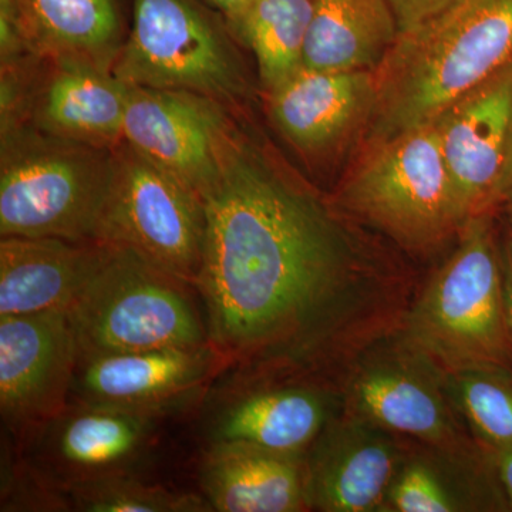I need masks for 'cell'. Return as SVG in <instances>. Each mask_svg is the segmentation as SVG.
I'll list each match as a JSON object with an SVG mask.
<instances>
[{"label":"cell","instance_id":"5bb4252c","mask_svg":"<svg viewBox=\"0 0 512 512\" xmlns=\"http://www.w3.org/2000/svg\"><path fill=\"white\" fill-rule=\"evenodd\" d=\"M79 360L67 313L0 318V414L16 446L69 406Z\"/></svg>","mask_w":512,"mask_h":512},{"label":"cell","instance_id":"9c48e42d","mask_svg":"<svg viewBox=\"0 0 512 512\" xmlns=\"http://www.w3.org/2000/svg\"><path fill=\"white\" fill-rule=\"evenodd\" d=\"M309 362L264 360L228 367L205 396V446L238 444L301 456L328 420V400L298 382Z\"/></svg>","mask_w":512,"mask_h":512},{"label":"cell","instance_id":"1f68e13d","mask_svg":"<svg viewBox=\"0 0 512 512\" xmlns=\"http://www.w3.org/2000/svg\"><path fill=\"white\" fill-rule=\"evenodd\" d=\"M503 272H504V295L505 308H507L508 326L512 338V238L505 245L503 252Z\"/></svg>","mask_w":512,"mask_h":512},{"label":"cell","instance_id":"4dcf8cb0","mask_svg":"<svg viewBox=\"0 0 512 512\" xmlns=\"http://www.w3.org/2000/svg\"><path fill=\"white\" fill-rule=\"evenodd\" d=\"M495 456H497L495 458H497L498 476L512 507V446L500 448L495 451Z\"/></svg>","mask_w":512,"mask_h":512},{"label":"cell","instance_id":"e0dca14e","mask_svg":"<svg viewBox=\"0 0 512 512\" xmlns=\"http://www.w3.org/2000/svg\"><path fill=\"white\" fill-rule=\"evenodd\" d=\"M104 242L3 237L0 318L73 308L104 254Z\"/></svg>","mask_w":512,"mask_h":512},{"label":"cell","instance_id":"4fadbf2b","mask_svg":"<svg viewBox=\"0 0 512 512\" xmlns=\"http://www.w3.org/2000/svg\"><path fill=\"white\" fill-rule=\"evenodd\" d=\"M227 363L212 345L80 356L70 402L177 416L202 404Z\"/></svg>","mask_w":512,"mask_h":512},{"label":"cell","instance_id":"484cf974","mask_svg":"<svg viewBox=\"0 0 512 512\" xmlns=\"http://www.w3.org/2000/svg\"><path fill=\"white\" fill-rule=\"evenodd\" d=\"M69 510L73 507L67 494L47 483L26 458L8 471L6 480L3 478L2 511Z\"/></svg>","mask_w":512,"mask_h":512},{"label":"cell","instance_id":"2e32d148","mask_svg":"<svg viewBox=\"0 0 512 512\" xmlns=\"http://www.w3.org/2000/svg\"><path fill=\"white\" fill-rule=\"evenodd\" d=\"M272 120L301 151L336 146L376 106V72H322L301 67L268 93Z\"/></svg>","mask_w":512,"mask_h":512},{"label":"cell","instance_id":"8fae6325","mask_svg":"<svg viewBox=\"0 0 512 512\" xmlns=\"http://www.w3.org/2000/svg\"><path fill=\"white\" fill-rule=\"evenodd\" d=\"M164 417L69 403L20 450L47 483L67 491L101 478L141 474L160 440Z\"/></svg>","mask_w":512,"mask_h":512},{"label":"cell","instance_id":"cb8c5ba5","mask_svg":"<svg viewBox=\"0 0 512 512\" xmlns=\"http://www.w3.org/2000/svg\"><path fill=\"white\" fill-rule=\"evenodd\" d=\"M74 511L83 512H207L204 495L150 484L141 474L101 478L67 491Z\"/></svg>","mask_w":512,"mask_h":512},{"label":"cell","instance_id":"f546056e","mask_svg":"<svg viewBox=\"0 0 512 512\" xmlns=\"http://www.w3.org/2000/svg\"><path fill=\"white\" fill-rule=\"evenodd\" d=\"M512 191V113L510 128H508L507 147H505V157L503 171H501L500 181H498L497 191H495V201L504 200Z\"/></svg>","mask_w":512,"mask_h":512},{"label":"cell","instance_id":"3957f363","mask_svg":"<svg viewBox=\"0 0 512 512\" xmlns=\"http://www.w3.org/2000/svg\"><path fill=\"white\" fill-rule=\"evenodd\" d=\"M114 175V148L2 126L0 235L97 241Z\"/></svg>","mask_w":512,"mask_h":512},{"label":"cell","instance_id":"5b68a950","mask_svg":"<svg viewBox=\"0 0 512 512\" xmlns=\"http://www.w3.org/2000/svg\"><path fill=\"white\" fill-rule=\"evenodd\" d=\"M463 231L456 251L433 276L410 315V338L451 373L510 366L503 255L490 218L485 212L474 215Z\"/></svg>","mask_w":512,"mask_h":512},{"label":"cell","instance_id":"8992f818","mask_svg":"<svg viewBox=\"0 0 512 512\" xmlns=\"http://www.w3.org/2000/svg\"><path fill=\"white\" fill-rule=\"evenodd\" d=\"M235 39L220 13L200 0H131L113 73L127 86L187 90L232 109L251 92Z\"/></svg>","mask_w":512,"mask_h":512},{"label":"cell","instance_id":"7402d4cb","mask_svg":"<svg viewBox=\"0 0 512 512\" xmlns=\"http://www.w3.org/2000/svg\"><path fill=\"white\" fill-rule=\"evenodd\" d=\"M357 406L370 420L430 443L450 439L446 406L429 383L406 370H367L355 383Z\"/></svg>","mask_w":512,"mask_h":512},{"label":"cell","instance_id":"7c38bea8","mask_svg":"<svg viewBox=\"0 0 512 512\" xmlns=\"http://www.w3.org/2000/svg\"><path fill=\"white\" fill-rule=\"evenodd\" d=\"M238 124L220 101L187 90L130 86L123 143L202 195L220 175Z\"/></svg>","mask_w":512,"mask_h":512},{"label":"cell","instance_id":"30bf717a","mask_svg":"<svg viewBox=\"0 0 512 512\" xmlns=\"http://www.w3.org/2000/svg\"><path fill=\"white\" fill-rule=\"evenodd\" d=\"M128 90L111 70L32 53L2 64V126L28 124L63 140L116 148Z\"/></svg>","mask_w":512,"mask_h":512},{"label":"cell","instance_id":"7a4b0ae2","mask_svg":"<svg viewBox=\"0 0 512 512\" xmlns=\"http://www.w3.org/2000/svg\"><path fill=\"white\" fill-rule=\"evenodd\" d=\"M512 64V0H456L400 33L376 70L372 144L433 123Z\"/></svg>","mask_w":512,"mask_h":512},{"label":"cell","instance_id":"6da1fadb","mask_svg":"<svg viewBox=\"0 0 512 512\" xmlns=\"http://www.w3.org/2000/svg\"><path fill=\"white\" fill-rule=\"evenodd\" d=\"M207 217L197 288L228 367L318 355L357 288L355 251L332 212L238 126Z\"/></svg>","mask_w":512,"mask_h":512},{"label":"cell","instance_id":"ac0fdd59","mask_svg":"<svg viewBox=\"0 0 512 512\" xmlns=\"http://www.w3.org/2000/svg\"><path fill=\"white\" fill-rule=\"evenodd\" d=\"M200 483L212 511L295 512L309 507L308 468L291 454L238 444L207 446Z\"/></svg>","mask_w":512,"mask_h":512},{"label":"cell","instance_id":"603a6c76","mask_svg":"<svg viewBox=\"0 0 512 512\" xmlns=\"http://www.w3.org/2000/svg\"><path fill=\"white\" fill-rule=\"evenodd\" d=\"M312 19V0H254L237 39L254 53L265 92L298 72Z\"/></svg>","mask_w":512,"mask_h":512},{"label":"cell","instance_id":"4316f807","mask_svg":"<svg viewBox=\"0 0 512 512\" xmlns=\"http://www.w3.org/2000/svg\"><path fill=\"white\" fill-rule=\"evenodd\" d=\"M394 510L402 512L456 511L457 504L439 477L424 464H412L390 488Z\"/></svg>","mask_w":512,"mask_h":512},{"label":"cell","instance_id":"52a82bcc","mask_svg":"<svg viewBox=\"0 0 512 512\" xmlns=\"http://www.w3.org/2000/svg\"><path fill=\"white\" fill-rule=\"evenodd\" d=\"M343 202L416 251L437 247L468 220L433 123L372 144L346 185Z\"/></svg>","mask_w":512,"mask_h":512},{"label":"cell","instance_id":"83f0119b","mask_svg":"<svg viewBox=\"0 0 512 512\" xmlns=\"http://www.w3.org/2000/svg\"><path fill=\"white\" fill-rule=\"evenodd\" d=\"M456 0H390L400 33L410 32Z\"/></svg>","mask_w":512,"mask_h":512},{"label":"cell","instance_id":"9a60e30c","mask_svg":"<svg viewBox=\"0 0 512 512\" xmlns=\"http://www.w3.org/2000/svg\"><path fill=\"white\" fill-rule=\"evenodd\" d=\"M512 113V64L433 121L467 218L495 202Z\"/></svg>","mask_w":512,"mask_h":512},{"label":"cell","instance_id":"d4e9b609","mask_svg":"<svg viewBox=\"0 0 512 512\" xmlns=\"http://www.w3.org/2000/svg\"><path fill=\"white\" fill-rule=\"evenodd\" d=\"M454 393L471 427L494 451L512 446V372L487 366L453 373Z\"/></svg>","mask_w":512,"mask_h":512},{"label":"cell","instance_id":"d6a6232c","mask_svg":"<svg viewBox=\"0 0 512 512\" xmlns=\"http://www.w3.org/2000/svg\"><path fill=\"white\" fill-rule=\"evenodd\" d=\"M504 200H507L508 202V217H510V224L512 227V191L504 198Z\"/></svg>","mask_w":512,"mask_h":512},{"label":"cell","instance_id":"f1b7e54d","mask_svg":"<svg viewBox=\"0 0 512 512\" xmlns=\"http://www.w3.org/2000/svg\"><path fill=\"white\" fill-rule=\"evenodd\" d=\"M208 6L217 10L225 22L228 23L232 33L237 37L239 26L247 15L248 9L251 8L254 0H204Z\"/></svg>","mask_w":512,"mask_h":512},{"label":"cell","instance_id":"ffe728a7","mask_svg":"<svg viewBox=\"0 0 512 512\" xmlns=\"http://www.w3.org/2000/svg\"><path fill=\"white\" fill-rule=\"evenodd\" d=\"M399 456L369 431H343L322 441L308 468V503L330 512L373 511L390 493Z\"/></svg>","mask_w":512,"mask_h":512},{"label":"cell","instance_id":"44dd1931","mask_svg":"<svg viewBox=\"0 0 512 512\" xmlns=\"http://www.w3.org/2000/svg\"><path fill=\"white\" fill-rule=\"evenodd\" d=\"M399 36L390 0H312L302 67L376 72Z\"/></svg>","mask_w":512,"mask_h":512},{"label":"cell","instance_id":"ba28073f","mask_svg":"<svg viewBox=\"0 0 512 512\" xmlns=\"http://www.w3.org/2000/svg\"><path fill=\"white\" fill-rule=\"evenodd\" d=\"M205 205L183 181L121 143L97 241L130 249L197 286L204 258Z\"/></svg>","mask_w":512,"mask_h":512},{"label":"cell","instance_id":"277c9868","mask_svg":"<svg viewBox=\"0 0 512 512\" xmlns=\"http://www.w3.org/2000/svg\"><path fill=\"white\" fill-rule=\"evenodd\" d=\"M89 284L67 312L80 356L210 345L197 286L104 242Z\"/></svg>","mask_w":512,"mask_h":512},{"label":"cell","instance_id":"d6986e66","mask_svg":"<svg viewBox=\"0 0 512 512\" xmlns=\"http://www.w3.org/2000/svg\"><path fill=\"white\" fill-rule=\"evenodd\" d=\"M30 52L113 72L130 29L131 0H22Z\"/></svg>","mask_w":512,"mask_h":512}]
</instances>
